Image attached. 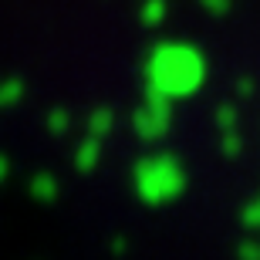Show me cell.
<instances>
[{
    "label": "cell",
    "instance_id": "6da1fadb",
    "mask_svg": "<svg viewBox=\"0 0 260 260\" xmlns=\"http://www.w3.org/2000/svg\"><path fill=\"white\" fill-rule=\"evenodd\" d=\"M149 81L159 98H183L189 95L203 78V61L186 44H159L149 58Z\"/></svg>",
    "mask_w": 260,
    "mask_h": 260
},
{
    "label": "cell",
    "instance_id": "7a4b0ae2",
    "mask_svg": "<svg viewBox=\"0 0 260 260\" xmlns=\"http://www.w3.org/2000/svg\"><path fill=\"white\" fill-rule=\"evenodd\" d=\"M135 186H139V196L145 203H162L173 193H179L183 186V176H179V166L169 159V155H152V159H142L139 169H135Z\"/></svg>",
    "mask_w": 260,
    "mask_h": 260
},
{
    "label": "cell",
    "instance_id": "3957f363",
    "mask_svg": "<svg viewBox=\"0 0 260 260\" xmlns=\"http://www.w3.org/2000/svg\"><path fill=\"white\" fill-rule=\"evenodd\" d=\"M166 128V112L159 105V95L152 91V105H145L139 115H135V132L142 135V139H159Z\"/></svg>",
    "mask_w": 260,
    "mask_h": 260
},
{
    "label": "cell",
    "instance_id": "277c9868",
    "mask_svg": "<svg viewBox=\"0 0 260 260\" xmlns=\"http://www.w3.org/2000/svg\"><path fill=\"white\" fill-rule=\"evenodd\" d=\"M98 155H102V139L88 132V139L81 142V149L75 152V166H78V173H91V169H95V162H98Z\"/></svg>",
    "mask_w": 260,
    "mask_h": 260
},
{
    "label": "cell",
    "instance_id": "5b68a950",
    "mask_svg": "<svg viewBox=\"0 0 260 260\" xmlns=\"http://www.w3.org/2000/svg\"><path fill=\"white\" fill-rule=\"evenodd\" d=\"M30 196L38 203H51L54 196H58V179L51 173H41V176H34L30 179Z\"/></svg>",
    "mask_w": 260,
    "mask_h": 260
},
{
    "label": "cell",
    "instance_id": "8992f818",
    "mask_svg": "<svg viewBox=\"0 0 260 260\" xmlns=\"http://www.w3.org/2000/svg\"><path fill=\"white\" fill-rule=\"evenodd\" d=\"M20 98H24V81H17V78L0 81V108H14Z\"/></svg>",
    "mask_w": 260,
    "mask_h": 260
},
{
    "label": "cell",
    "instance_id": "52a82bcc",
    "mask_svg": "<svg viewBox=\"0 0 260 260\" xmlns=\"http://www.w3.org/2000/svg\"><path fill=\"white\" fill-rule=\"evenodd\" d=\"M108 128H112V112H105V108H102V112H91V118H88V132L102 139Z\"/></svg>",
    "mask_w": 260,
    "mask_h": 260
},
{
    "label": "cell",
    "instance_id": "ba28073f",
    "mask_svg": "<svg viewBox=\"0 0 260 260\" xmlns=\"http://www.w3.org/2000/svg\"><path fill=\"white\" fill-rule=\"evenodd\" d=\"M68 125H71V115H68L64 108H54V112H51V118H48L51 135H64V132H68Z\"/></svg>",
    "mask_w": 260,
    "mask_h": 260
},
{
    "label": "cell",
    "instance_id": "9c48e42d",
    "mask_svg": "<svg viewBox=\"0 0 260 260\" xmlns=\"http://www.w3.org/2000/svg\"><path fill=\"white\" fill-rule=\"evenodd\" d=\"M7 173H10V159H7V155H0V183L7 179Z\"/></svg>",
    "mask_w": 260,
    "mask_h": 260
}]
</instances>
